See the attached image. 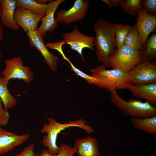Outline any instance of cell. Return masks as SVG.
Instances as JSON below:
<instances>
[{
  "label": "cell",
  "mask_w": 156,
  "mask_h": 156,
  "mask_svg": "<svg viewBox=\"0 0 156 156\" xmlns=\"http://www.w3.org/2000/svg\"><path fill=\"white\" fill-rule=\"evenodd\" d=\"M128 82L133 85L156 83V63L142 60L128 73Z\"/></svg>",
  "instance_id": "8992f818"
},
{
  "label": "cell",
  "mask_w": 156,
  "mask_h": 156,
  "mask_svg": "<svg viewBox=\"0 0 156 156\" xmlns=\"http://www.w3.org/2000/svg\"><path fill=\"white\" fill-rule=\"evenodd\" d=\"M34 148V145L31 144L24 148L20 153L13 156H36Z\"/></svg>",
  "instance_id": "f1b7e54d"
},
{
  "label": "cell",
  "mask_w": 156,
  "mask_h": 156,
  "mask_svg": "<svg viewBox=\"0 0 156 156\" xmlns=\"http://www.w3.org/2000/svg\"><path fill=\"white\" fill-rule=\"evenodd\" d=\"M29 137V133L18 135L0 127V155L9 152L26 141Z\"/></svg>",
  "instance_id": "4fadbf2b"
},
{
  "label": "cell",
  "mask_w": 156,
  "mask_h": 156,
  "mask_svg": "<svg viewBox=\"0 0 156 156\" xmlns=\"http://www.w3.org/2000/svg\"><path fill=\"white\" fill-rule=\"evenodd\" d=\"M89 0H76L68 10L62 9L57 13L55 18L58 23L67 25L83 19L89 9Z\"/></svg>",
  "instance_id": "9c48e42d"
},
{
  "label": "cell",
  "mask_w": 156,
  "mask_h": 156,
  "mask_svg": "<svg viewBox=\"0 0 156 156\" xmlns=\"http://www.w3.org/2000/svg\"><path fill=\"white\" fill-rule=\"evenodd\" d=\"M23 63L20 56L5 60V67L1 73L2 77L8 81L18 79L29 84L33 80V73L29 66L23 65Z\"/></svg>",
  "instance_id": "52a82bcc"
},
{
  "label": "cell",
  "mask_w": 156,
  "mask_h": 156,
  "mask_svg": "<svg viewBox=\"0 0 156 156\" xmlns=\"http://www.w3.org/2000/svg\"><path fill=\"white\" fill-rule=\"evenodd\" d=\"M3 104L0 99V127L7 125L10 118L9 112L4 108Z\"/></svg>",
  "instance_id": "83f0119b"
},
{
  "label": "cell",
  "mask_w": 156,
  "mask_h": 156,
  "mask_svg": "<svg viewBox=\"0 0 156 156\" xmlns=\"http://www.w3.org/2000/svg\"><path fill=\"white\" fill-rule=\"evenodd\" d=\"M43 17L19 8H16L14 13V18L16 22L27 33L36 31L38 23Z\"/></svg>",
  "instance_id": "7c38bea8"
},
{
  "label": "cell",
  "mask_w": 156,
  "mask_h": 156,
  "mask_svg": "<svg viewBox=\"0 0 156 156\" xmlns=\"http://www.w3.org/2000/svg\"><path fill=\"white\" fill-rule=\"evenodd\" d=\"M1 4L0 2V16L1 14Z\"/></svg>",
  "instance_id": "836d02e7"
},
{
  "label": "cell",
  "mask_w": 156,
  "mask_h": 156,
  "mask_svg": "<svg viewBox=\"0 0 156 156\" xmlns=\"http://www.w3.org/2000/svg\"><path fill=\"white\" fill-rule=\"evenodd\" d=\"M106 67L103 64L91 69V75L98 81L97 86L110 92L117 90L127 89L129 83L128 73L119 69L107 70Z\"/></svg>",
  "instance_id": "277c9868"
},
{
  "label": "cell",
  "mask_w": 156,
  "mask_h": 156,
  "mask_svg": "<svg viewBox=\"0 0 156 156\" xmlns=\"http://www.w3.org/2000/svg\"><path fill=\"white\" fill-rule=\"evenodd\" d=\"M1 52L0 50V58H1Z\"/></svg>",
  "instance_id": "e575fe53"
},
{
  "label": "cell",
  "mask_w": 156,
  "mask_h": 156,
  "mask_svg": "<svg viewBox=\"0 0 156 156\" xmlns=\"http://www.w3.org/2000/svg\"><path fill=\"white\" fill-rule=\"evenodd\" d=\"M3 38V29L2 25L0 22V43Z\"/></svg>",
  "instance_id": "4dcf8cb0"
},
{
  "label": "cell",
  "mask_w": 156,
  "mask_h": 156,
  "mask_svg": "<svg viewBox=\"0 0 156 156\" xmlns=\"http://www.w3.org/2000/svg\"><path fill=\"white\" fill-rule=\"evenodd\" d=\"M1 6L0 22L9 29L17 31L20 27L14 18V13L16 8V0H0Z\"/></svg>",
  "instance_id": "e0dca14e"
},
{
  "label": "cell",
  "mask_w": 156,
  "mask_h": 156,
  "mask_svg": "<svg viewBox=\"0 0 156 156\" xmlns=\"http://www.w3.org/2000/svg\"><path fill=\"white\" fill-rule=\"evenodd\" d=\"M61 54L64 59L67 61L70 64L72 70L77 75L85 79L89 85H93L97 86L98 81L96 78L91 75H89L86 74L75 67L69 60L66 57L63 52Z\"/></svg>",
  "instance_id": "484cf974"
},
{
  "label": "cell",
  "mask_w": 156,
  "mask_h": 156,
  "mask_svg": "<svg viewBox=\"0 0 156 156\" xmlns=\"http://www.w3.org/2000/svg\"><path fill=\"white\" fill-rule=\"evenodd\" d=\"M136 26L143 46L145 44L149 34L155 33L156 29V15L148 14L143 8L138 12Z\"/></svg>",
  "instance_id": "8fae6325"
},
{
  "label": "cell",
  "mask_w": 156,
  "mask_h": 156,
  "mask_svg": "<svg viewBox=\"0 0 156 156\" xmlns=\"http://www.w3.org/2000/svg\"><path fill=\"white\" fill-rule=\"evenodd\" d=\"M74 146L78 156H101L98 142L94 137L78 138L75 141Z\"/></svg>",
  "instance_id": "2e32d148"
},
{
  "label": "cell",
  "mask_w": 156,
  "mask_h": 156,
  "mask_svg": "<svg viewBox=\"0 0 156 156\" xmlns=\"http://www.w3.org/2000/svg\"><path fill=\"white\" fill-rule=\"evenodd\" d=\"M141 0H125L122 6L124 13H127L133 17L137 16L138 11L142 8Z\"/></svg>",
  "instance_id": "d4e9b609"
},
{
  "label": "cell",
  "mask_w": 156,
  "mask_h": 156,
  "mask_svg": "<svg viewBox=\"0 0 156 156\" xmlns=\"http://www.w3.org/2000/svg\"><path fill=\"white\" fill-rule=\"evenodd\" d=\"M142 60L148 62L155 61L156 58V34L153 33L147 39L144 45L139 51Z\"/></svg>",
  "instance_id": "d6986e66"
},
{
  "label": "cell",
  "mask_w": 156,
  "mask_h": 156,
  "mask_svg": "<svg viewBox=\"0 0 156 156\" xmlns=\"http://www.w3.org/2000/svg\"><path fill=\"white\" fill-rule=\"evenodd\" d=\"M124 44L140 51L143 44L138 34L136 24L131 27L125 39Z\"/></svg>",
  "instance_id": "7402d4cb"
},
{
  "label": "cell",
  "mask_w": 156,
  "mask_h": 156,
  "mask_svg": "<svg viewBox=\"0 0 156 156\" xmlns=\"http://www.w3.org/2000/svg\"><path fill=\"white\" fill-rule=\"evenodd\" d=\"M115 37L117 48L124 44L126 37L131 27L121 23L113 24Z\"/></svg>",
  "instance_id": "603a6c76"
},
{
  "label": "cell",
  "mask_w": 156,
  "mask_h": 156,
  "mask_svg": "<svg viewBox=\"0 0 156 156\" xmlns=\"http://www.w3.org/2000/svg\"><path fill=\"white\" fill-rule=\"evenodd\" d=\"M129 122L135 129L145 133L156 134V116L144 118H130Z\"/></svg>",
  "instance_id": "ac0fdd59"
},
{
  "label": "cell",
  "mask_w": 156,
  "mask_h": 156,
  "mask_svg": "<svg viewBox=\"0 0 156 156\" xmlns=\"http://www.w3.org/2000/svg\"><path fill=\"white\" fill-rule=\"evenodd\" d=\"M60 146V150L56 154H51L48 149H42L40 153L36 156H74L76 153V150L74 146L62 143Z\"/></svg>",
  "instance_id": "cb8c5ba5"
},
{
  "label": "cell",
  "mask_w": 156,
  "mask_h": 156,
  "mask_svg": "<svg viewBox=\"0 0 156 156\" xmlns=\"http://www.w3.org/2000/svg\"><path fill=\"white\" fill-rule=\"evenodd\" d=\"M48 124H44L41 129L42 133H46L41 142L43 146L48 148L52 154H56L60 150V146L56 144V140L58 134L62 131L70 127H77L85 130L87 134L94 132V129L90 125H87L85 121L79 119L76 120L70 121L68 123L61 124L55 119L51 118H46Z\"/></svg>",
  "instance_id": "7a4b0ae2"
},
{
  "label": "cell",
  "mask_w": 156,
  "mask_h": 156,
  "mask_svg": "<svg viewBox=\"0 0 156 156\" xmlns=\"http://www.w3.org/2000/svg\"><path fill=\"white\" fill-rule=\"evenodd\" d=\"M64 44H67L70 48L76 51L81 56L83 61L84 59L82 51L85 48L94 51L95 36L85 35L81 33L77 26H75L73 29L70 32H64L62 35Z\"/></svg>",
  "instance_id": "ba28073f"
},
{
  "label": "cell",
  "mask_w": 156,
  "mask_h": 156,
  "mask_svg": "<svg viewBox=\"0 0 156 156\" xmlns=\"http://www.w3.org/2000/svg\"><path fill=\"white\" fill-rule=\"evenodd\" d=\"M110 1L112 7H122L125 0H110Z\"/></svg>",
  "instance_id": "f546056e"
},
{
  "label": "cell",
  "mask_w": 156,
  "mask_h": 156,
  "mask_svg": "<svg viewBox=\"0 0 156 156\" xmlns=\"http://www.w3.org/2000/svg\"><path fill=\"white\" fill-rule=\"evenodd\" d=\"M102 1L105 2L110 8H112V6L110 0H102Z\"/></svg>",
  "instance_id": "d6a6232c"
},
{
  "label": "cell",
  "mask_w": 156,
  "mask_h": 156,
  "mask_svg": "<svg viewBox=\"0 0 156 156\" xmlns=\"http://www.w3.org/2000/svg\"><path fill=\"white\" fill-rule=\"evenodd\" d=\"M127 89L133 96L144 99L152 106L155 107L156 83L141 85H133L128 83Z\"/></svg>",
  "instance_id": "9a60e30c"
},
{
  "label": "cell",
  "mask_w": 156,
  "mask_h": 156,
  "mask_svg": "<svg viewBox=\"0 0 156 156\" xmlns=\"http://www.w3.org/2000/svg\"><path fill=\"white\" fill-rule=\"evenodd\" d=\"M27 33L32 47L38 50L44 57L46 64L53 72L56 71L58 65L59 57L51 53L48 49L44 42L43 37L36 31H29Z\"/></svg>",
  "instance_id": "30bf717a"
},
{
  "label": "cell",
  "mask_w": 156,
  "mask_h": 156,
  "mask_svg": "<svg viewBox=\"0 0 156 156\" xmlns=\"http://www.w3.org/2000/svg\"><path fill=\"white\" fill-rule=\"evenodd\" d=\"M142 60L139 51L124 44L118 48L110 57V66L113 69H122L128 73Z\"/></svg>",
  "instance_id": "5b68a950"
},
{
  "label": "cell",
  "mask_w": 156,
  "mask_h": 156,
  "mask_svg": "<svg viewBox=\"0 0 156 156\" xmlns=\"http://www.w3.org/2000/svg\"><path fill=\"white\" fill-rule=\"evenodd\" d=\"M64 1L53 0L48 3V10L42 18L41 25L36 31L42 37L45 36L47 33H53L54 30L58 26V23L54 18V14L59 5Z\"/></svg>",
  "instance_id": "5bb4252c"
},
{
  "label": "cell",
  "mask_w": 156,
  "mask_h": 156,
  "mask_svg": "<svg viewBox=\"0 0 156 156\" xmlns=\"http://www.w3.org/2000/svg\"><path fill=\"white\" fill-rule=\"evenodd\" d=\"M141 3L148 14L151 15H155L156 14V0H141Z\"/></svg>",
  "instance_id": "4316f807"
},
{
  "label": "cell",
  "mask_w": 156,
  "mask_h": 156,
  "mask_svg": "<svg viewBox=\"0 0 156 156\" xmlns=\"http://www.w3.org/2000/svg\"><path fill=\"white\" fill-rule=\"evenodd\" d=\"M113 24L100 17L94 25L96 58L107 67L110 66L109 58L117 49Z\"/></svg>",
  "instance_id": "6da1fadb"
},
{
  "label": "cell",
  "mask_w": 156,
  "mask_h": 156,
  "mask_svg": "<svg viewBox=\"0 0 156 156\" xmlns=\"http://www.w3.org/2000/svg\"><path fill=\"white\" fill-rule=\"evenodd\" d=\"M9 81L0 76V99L4 108L8 110L15 106L17 100L10 92L7 87Z\"/></svg>",
  "instance_id": "ffe728a7"
},
{
  "label": "cell",
  "mask_w": 156,
  "mask_h": 156,
  "mask_svg": "<svg viewBox=\"0 0 156 156\" xmlns=\"http://www.w3.org/2000/svg\"><path fill=\"white\" fill-rule=\"evenodd\" d=\"M110 92L111 102L124 116L144 118L156 116V107L148 101L143 102L133 98L126 101L119 95L116 90Z\"/></svg>",
  "instance_id": "3957f363"
},
{
  "label": "cell",
  "mask_w": 156,
  "mask_h": 156,
  "mask_svg": "<svg viewBox=\"0 0 156 156\" xmlns=\"http://www.w3.org/2000/svg\"><path fill=\"white\" fill-rule=\"evenodd\" d=\"M16 7L28 10L32 13L44 16L48 10V4H42L35 0H16Z\"/></svg>",
  "instance_id": "44dd1931"
},
{
  "label": "cell",
  "mask_w": 156,
  "mask_h": 156,
  "mask_svg": "<svg viewBox=\"0 0 156 156\" xmlns=\"http://www.w3.org/2000/svg\"><path fill=\"white\" fill-rule=\"evenodd\" d=\"M38 3L42 4H46L50 2L53 0H35Z\"/></svg>",
  "instance_id": "1f68e13d"
}]
</instances>
